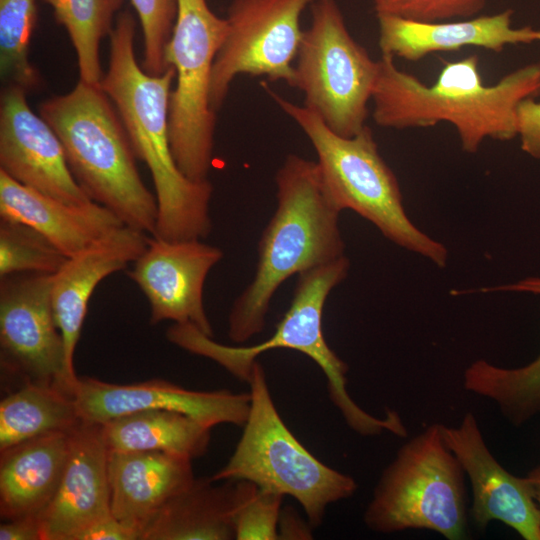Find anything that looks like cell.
I'll list each match as a JSON object with an SVG mask.
<instances>
[{
    "mask_svg": "<svg viewBox=\"0 0 540 540\" xmlns=\"http://www.w3.org/2000/svg\"><path fill=\"white\" fill-rule=\"evenodd\" d=\"M395 58L381 54L372 93V117L378 126L393 129L451 124L461 148L479 150L487 139L517 137V111L522 101L540 96V61L519 67L496 83L483 81L479 58L470 55L445 62L432 84L397 67Z\"/></svg>",
    "mask_w": 540,
    "mask_h": 540,
    "instance_id": "1",
    "label": "cell"
},
{
    "mask_svg": "<svg viewBox=\"0 0 540 540\" xmlns=\"http://www.w3.org/2000/svg\"><path fill=\"white\" fill-rule=\"evenodd\" d=\"M262 87L311 142L324 189L339 210L356 212L397 246L438 267L446 266L447 248L409 218L398 180L367 125L353 136H341L305 106L289 101L264 82Z\"/></svg>",
    "mask_w": 540,
    "mask_h": 540,
    "instance_id": "6",
    "label": "cell"
},
{
    "mask_svg": "<svg viewBox=\"0 0 540 540\" xmlns=\"http://www.w3.org/2000/svg\"><path fill=\"white\" fill-rule=\"evenodd\" d=\"M52 276L0 277L1 366L25 382L55 385L73 394L78 376L68 365L52 304Z\"/></svg>",
    "mask_w": 540,
    "mask_h": 540,
    "instance_id": "12",
    "label": "cell"
},
{
    "mask_svg": "<svg viewBox=\"0 0 540 540\" xmlns=\"http://www.w3.org/2000/svg\"><path fill=\"white\" fill-rule=\"evenodd\" d=\"M73 397L81 421L97 424L143 410H168L210 428L220 424L243 426L250 409L249 393L196 391L162 379L118 384L78 377Z\"/></svg>",
    "mask_w": 540,
    "mask_h": 540,
    "instance_id": "14",
    "label": "cell"
},
{
    "mask_svg": "<svg viewBox=\"0 0 540 540\" xmlns=\"http://www.w3.org/2000/svg\"><path fill=\"white\" fill-rule=\"evenodd\" d=\"M136 20L126 9L117 15L109 35L108 70L100 87L114 104L135 155L148 167L157 201L154 238L201 240L212 230L209 204L213 186L194 181L178 167L170 145L168 110L175 70L151 75L134 51Z\"/></svg>",
    "mask_w": 540,
    "mask_h": 540,
    "instance_id": "2",
    "label": "cell"
},
{
    "mask_svg": "<svg viewBox=\"0 0 540 540\" xmlns=\"http://www.w3.org/2000/svg\"><path fill=\"white\" fill-rule=\"evenodd\" d=\"M536 41L540 42V29H536Z\"/></svg>",
    "mask_w": 540,
    "mask_h": 540,
    "instance_id": "38",
    "label": "cell"
},
{
    "mask_svg": "<svg viewBox=\"0 0 540 540\" xmlns=\"http://www.w3.org/2000/svg\"><path fill=\"white\" fill-rule=\"evenodd\" d=\"M193 482L170 498L143 526L140 540H231L235 481Z\"/></svg>",
    "mask_w": 540,
    "mask_h": 540,
    "instance_id": "23",
    "label": "cell"
},
{
    "mask_svg": "<svg viewBox=\"0 0 540 540\" xmlns=\"http://www.w3.org/2000/svg\"><path fill=\"white\" fill-rule=\"evenodd\" d=\"M109 448L103 424L81 421L69 434V453L57 492L38 515L42 540H74L112 515Z\"/></svg>",
    "mask_w": 540,
    "mask_h": 540,
    "instance_id": "17",
    "label": "cell"
},
{
    "mask_svg": "<svg viewBox=\"0 0 540 540\" xmlns=\"http://www.w3.org/2000/svg\"><path fill=\"white\" fill-rule=\"evenodd\" d=\"M80 422L71 392L25 382L1 400L0 451L49 433L69 432Z\"/></svg>",
    "mask_w": 540,
    "mask_h": 540,
    "instance_id": "26",
    "label": "cell"
},
{
    "mask_svg": "<svg viewBox=\"0 0 540 540\" xmlns=\"http://www.w3.org/2000/svg\"><path fill=\"white\" fill-rule=\"evenodd\" d=\"M69 432L42 435L0 457V515L10 520L39 515L60 485L69 453Z\"/></svg>",
    "mask_w": 540,
    "mask_h": 540,
    "instance_id": "22",
    "label": "cell"
},
{
    "mask_svg": "<svg viewBox=\"0 0 540 540\" xmlns=\"http://www.w3.org/2000/svg\"><path fill=\"white\" fill-rule=\"evenodd\" d=\"M177 16L165 50L175 70L168 127L174 159L185 176L204 181L213 162L216 111L211 106L213 64L227 21L206 0H177Z\"/></svg>",
    "mask_w": 540,
    "mask_h": 540,
    "instance_id": "9",
    "label": "cell"
},
{
    "mask_svg": "<svg viewBox=\"0 0 540 540\" xmlns=\"http://www.w3.org/2000/svg\"><path fill=\"white\" fill-rule=\"evenodd\" d=\"M141 24L144 39L142 68L161 75L170 67L165 61L166 46L177 16V0H129Z\"/></svg>",
    "mask_w": 540,
    "mask_h": 540,
    "instance_id": "31",
    "label": "cell"
},
{
    "mask_svg": "<svg viewBox=\"0 0 540 540\" xmlns=\"http://www.w3.org/2000/svg\"><path fill=\"white\" fill-rule=\"evenodd\" d=\"M110 451H157L193 460L209 446L211 429L183 413L143 410L103 424Z\"/></svg>",
    "mask_w": 540,
    "mask_h": 540,
    "instance_id": "25",
    "label": "cell"
},
{
    "mask_svg": "<svg viewBox=\"0 0 540 540\" xmlns=\"http://www.w3.org/2000/svg\"><path fill=\"white\" fill-rule=\"evenodd\" d=\"M222 258L220 248L198 239L169 241L149 237L128 276L149 302L151 323L191 324L213 337L203 290L208 273Z\"/></svg>",
    "mask_w": 540,
    "mask_h": 540,
    "instance_id": "13",
    "label": "cell"
},
{
    "mask_svg": "<svg viewBox=\"0 0 540 540\" xmlns=\"http://www.w3.org/2000/svg\"><path fill=\"white\" fill-rule=\"evenodd\" d=\"M146 232L123 225L68 257L52 276V304L69 368L86 317L89 300L107 276L135 262L145 251Z\"/></svg>",
    "mask_w": 540,
    "mask_h": 540,
    "instance_id": "18",
    "label": "cell"
},
{
    "mask_svg": "<svg viewBox=\"0 0 540 540\" xmlns=\"http://www.w3.org/2000/svg\"><path fill=\"white\" fill-rule=\"evenodd\" d=\"M513 10L437 22H419L393 16H377L378 45L383 55L416 62L438 52L479 47L501 52L505 47L531 44L536 29L512 25Z\"/></svg>",
    "mask_w": 540,
    "mask_h": 540,
    "instance_id": "19",
    "label": "cell"
},
{
    "mask_svg": "<svg viewBox=\"0 0 540 540\" xmlns=\"http://www.w3.org/2000/svg\"><path fill=\"white\" fill-rule=\"evenodd\" d=\"M36 22V0H0L1 78L27 92L40 84V76L29 60Z\"/></svg>",
    "mask_w": 540,
    "mask_h": 540,
    "instance_id": "28",
    "label": "cell"
},
{
    "mask_svg": "<svg viewBox=\"0 0 540 540\" xmlns=\"http://www.w3.org/2000/svg\"><path fill=\"white\" fill-rule=\"evenodd\" d=\"M248 384L250 409L242 435L228 462L211 479L245 480L290 496L302 506L312 528H317L328 506L352 497L357 483L317 459L290 431L274 404L258 361Z\"/></svg>",
    "mask_w": 540,
    "mask_h": 540,
    "instance_id": "7",
    "label": "cell"
},
{
    "mask_svg": "<svg viewBox=\"0 0 540 540\" xmlns=\"http://www.w3.org/2000/svg\"><path fill=\"white\" fill-rule=\"evenodd\" d=\"M27 91L6 84L0 97V171L18 183L62 202L92 201L75 180L63 145L30 108Z\"/></svg>",
    "mask_w": 540,
    "mask_h": 540,
    "instance_id": "15",
    "label": "cell"
},
{
    "mask_svg": "<svg viewBox=\"0 0 540 540\" xmlns=\"http://www.w3.org/2000/svg\"><path fill=\"white\" fill-rule=\"evenodd\" d=\"M433 423L405 442L382 471L363 522L374 532L434 531L463 540L468 531L465 473Z\"/></svg>",
    "mask_w": 540,
    "mask_h": 540,
    "instance_id": "8",
    "label": "cell"
},
{
    "mask_svg": "<svg viewBox=\"0 0 540 540\" xmlns=\"http://www.w3.org/2000/svg\"><path fill=\"white\" fill-rule=\"evenodd\" d=\"M526 477L530 482L533 492V498L537 504L540 514V465L529 471Z\"/></svg>",
    "mask_w": 540,
    "mask_h": 540,
    "instance_id": "37",
    "label": "cell"
},
{
    "mask_svg": "<svg viewBox=\"0 0 540 540\" xmlns=\"http://www.w3.org/2000/svg\"><path fill=\"white\" fill-rule=\"evenodd\" d=\"M312 526L301 520L292 508L281 510L278 526L279 539H312Z\"/></svg>",
    "mask_w": 540,
    "mask_h": 540,
    "instance_id": "36",
    "label": "cell"
},
{
    "mask_svg": "<svg viewBox=\"0 0 540 540\" xmlns=\"http://www.w3.org/2000/svg\"><path fill=\"white\" fill-rule=\"evenodd\" d=\"M487 0H373L377 16H393L419 22L475 17Z\"/></svg>",
    "mask_w": 540,
    "mask_h": 540,
    "instance_id": "32",
    "label": "cell"
},
{
    "mask_svg": "<svg viewBox=\"0 0 540 540\" xmlns=\"http://www.w3.org/2000/svg\"><path fill=\"white\" fill-rule=\"evenodd\" d=\"M493 291L540 295V277L481 289L483 293ZM463 386L465 390L494 402L512 426L520 427L540 414V354L528 364L515 368L478 359L465 369Z\"/></svg>",
    "mask_w": 540,
    "mask_h": 540,
    "instance_id": "24",
    "label": "cell"
},
{
    "mask_svg": "<svg viewBox=\"0 0 540 540\" xmlns=\"http://www.w3.org/2000/svg\"><path fill=\"white\" fill-rule=\"evenodd\" d=\"M517 137L522 151L540 159V102L535 98L525 99L518 107Z\"/></svg>",
    "mask_w": 540,
    "mask_h": 540,
    "instance_id": "33",
    "label": "cell"
},
{
    "mask_svg": "<svg viewBox=\"0 0 540 540\" xmlns=\"http://www.w3.org/2000/svg\"><path fill=\"white\" fill-rule=\"evenodd\" d=\"M0 217L34 228L66 257L125 225L110 209L94 201L68 204L18 183L3 171Z\"/></svg>",
    "mask_w": 540,
    "mask_h": 540,
    "instance_id": "20",
    "label": "cell"
},
{
    "mask_svg": "<svg viewBox=\"0 0 540 540\" xmlns=\"http://www.w3.org/2000/svg\"><path fill=\"white\" fill-rule=\"evenodd\" d=\"M74 540H140L139 533L113 515L98 520L82 530Z\"/></svg>",
    "mask_w": 540,
    "mask_h": 540,
    "instance_id": "34",
    "label": "cell"
},
{
    "mask_svg": "<svg viewBox=\"0 0 540 540\" xmlns=\"http://www.w3.org/2000/svg\"><path fill=\"white\" fill-rule=\"evenodd\" d=\"M275 184L277 206L258 243L256 273L228 317V336L238 345L263 331L284 281L345 256L341 210L326 193L317 162L289 154Z\"/></svg>",
    "mask_w": 540,
    "mask_h": 540,
    "instance_id": "3",
    "label": "cell"
},
{
    "mask_svg": "<svg viewBox=\"0 0 540 540\" xmlns=\"http://www.w3.org/2000/svg\"><path fill=\"white\" fill-rule=\"evenodd\" d=\"M315 0H232L227 34L213 64L210 101L217 112L239 75L294 85V65L303 36L300 19Z\"/></svg>",
    "mask_w": 540,
    "mask_h": 540,
    "instance_id": "11",
    "label": "cell"
},
{
    "mask_svg": "<svg viewBox=\"0 0 540 540\" xmlns=\"http://www.w3.org/2000/svg\"><path fill=\"white\" fill-rule=\"evenodd\" d=\"M48 4L56 22L68 33L74 47L80 80L100 85L104 72L100 43L109 36L113 18L124 0H40Z\"/></svg>",
    "mask_w": 540,
    "mask_h": 540,
    "instance_id": "27",
    "label": "cell"
},
{
    "mask_svg": "<svg viewBox=\"0 0 540 540\" xmlns=\"http://www.w3.org/2000/svg\"><path fill=\"white\" fill-rule=\"evenodd\" d=\"M443 434L469 479V515L476 528L483 531L499 521L525 540H540V514L528 478L511 474L497 461L475 415L467 412L459 425H444Z\"/></svg>",
    "mask_w": 540,
    "mask_h": 540,
    "instance_id": "16",
    "label": "cell"
},
{
    "mask_svg": "<svg viewBox=\"0 0 540 540\" xmlns=\"http://www.w3.org/2000/svg\"><path fill=\"white\" fill-rule=\"evenodd\" d=\"M349 267V259L343 256L299 274L288 310L274 333L259 344H221L191 324L178 323L168 328L166 337L179 348L216 362L247 383L261 354L279 348L303 353L324 373L330 400L350 429L362 436L387 432L404 438L407 428L397 411L387 409L383 417H377L362 409L349 395L348 366L330 348L323 334L322 316L327 297L347 277Z\"/></svg>",
    "mask_w": 540,
    "mask_h": 540,
    "instance_id": "4",
    "label": "cell"
},
{
    "mask_svg": "<svg viewBox=\"0 0 540 540\" xmlns=\"http://www.w3.org/2000/svg\"><path fill=\"white\" fill-rule=\"evenodd\" d=\"M39 115L60 139L69 168L87 196L125 225L152 235L155 194L144 184L123 122L100 85L79 80L70 92L43 101Z\"/></svg>",
    "mask_w": 540,
    "mask_h": 540,
    "instance_id": "5",
    "label": "cell"
},
{
    "mask_svg": "<svg viewBox=\"0 0 540 540\" xmlns=\"http://www.w3.org/2000/svg\"><path fill=\"white\" fill-rule=\"evenodd\" d=\"M283 496L235 481L232 523L237 540H277Z\"/></svg>",
    "mask_w": 540,
    "mask_h": 540,
    "instance_id": "30",
    "label": "cell"
},
{
    "mask_svg": "<svg viewBox=\"0 0 540 540\" xmlns=\"http://www.w3.org/2000/svg\"><path fill=\"white\" fill-rule=\"evenodd\" d=\"M66 257L34 228L16 221H0V277L19 273L54 274Z\"/></svg>",
    "mask_w": 540,
    "mask_h": 540,
    "instance_id": "29",
    "label": "cell"
},
{
    "mask_svg": "<svg viewBox=\"0 0 540 540\" xmlns=\"http://www.w3.org/2000/svg\"><path fill=\"white\" fill-rule=\"evenodd\" d=\"M378 61L350 34L336 0H315L294 65V88L306 108L335 133L350 137L366 126Z\"/></svg>",
    "mask_w": 540,
    "mask_h": 540,
    "instance_id": "10",
    "label": "cell"
},
{
    "mask_svg": "<svg viewBox=\"0 0 540 540\" xmlns=\"http://www.w3.org/2000/svg\"><path fill=\"white\" fill-rule=\"evenodd\" d=\"M191 460L157 451H110L112 515L139 533L151 517L195 479Z\"/></svg>",
    "mask_w": 540,
    "mask_h": 540,
    "instance_id": "21",
    "label": "cell"
},
{
    "mask_svg": "<svg viewBox=\"0 0 540 540\" xmlns=\"http://www.w3.org/2000/svg\"><path fill=\"white\" fill-rule=\"evenodd\" d=\"M1 540H42L38 515L6 520L0 525Z\"/></svg>",
    "mask_w": 540,
    "mask_h": 540,
    "instance_id": "35",
    "label": "cell"
}]
</instances>
